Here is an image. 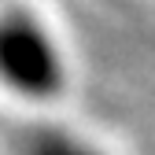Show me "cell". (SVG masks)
Segmentation results:
<instances>
[{
	"label": "cell",
	"mask_w": 155,
	"mask_h": 155,
	"mask_svg": "<svg viewBox=\"0 0 155 155\" xmlns=\"http://www.w3.org/2000/svg\"><path fill=\"white\" fill-rule=\"evenodd\" d=\"M0 85L41 104L67 89V63L52 30L18 4L0 8Z\"/></svg>",
	"instance_id": "6da1fadb"
},
{
	"label": "cell",
	"mask_w": 155,
	"mask_h": 155,
	"mask_svg": "<svg viewBox=\"0 0 155 155\" xmlns=\"http://www.w3.org/2000/svg\"><path fill=\"white\" fill-rule=\"evenodd\" d=\"M8 155H104V151L55 122H30L8 133Z\"/></svg>",
	"instance_id": "7a4b0ae2"
}]
</instances>
